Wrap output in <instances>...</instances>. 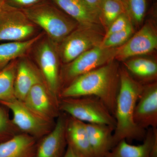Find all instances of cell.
<instances>
[{"label":"cell","mask_w":157,"mask_h":157,"mask_svg":"<svg viewBox=\"0 0 157 157\" xmlns=\"http://www.w3.org/2000/svg\"><path fill=\"white\" fill-rule=\"evenodd\" d=\"M120 71L118 66L112 61L81 75L61 91L59 99L94 96L100 99L114 116Z\"/></svg>","instance_id":"6da1fadb"},{"label":"cell","mask_w":157,"mask_h":157,"mask_svg":"<svg viewBox=\"0 0 157 157\" xmlns=\"http://www.w3.org/2000/svg\"><path fill=\"white\" fill-rule=\"evenodd\" d=\"M143 85L132 77L125 69L120 71V86L117 98L114 117L115 129L113 147L121 140H143L146 130L139 128L134 121L135 105Z\"/></svg>","instance_id":"7a4b0ae2"},{"label":"cell","mask_w":157,"mask_h":157,"mask_svg":"<svg viewBox=\"0 0 157 157\" xmlns=\"http://www.w3.org/2000/svg\"><path fill=\"white\" fill-rule=\"evenodd\" d=\"M22 10L57 45L78 25V23L49 0Z\"/></svg>","instance_id":"3957f363"},{"label":"cell","mask_w":157,"mask_h":157,"mask_svg":"<svg viewBox=\"0 0 157 157\" xmlns=\"http://www.w3.org/2000/svg\"><path fill=\"white\" fill-rule=\"evenodd\" d=\"M30 53L33 55L30 57L39 69L45 86L59 101L62 63L58 45L45 33L35 43Z\"/></svg>","instance_id":"277c9868"},{"label":"cell","mask_w":157,"mask_h":157,"mask_svg":"<svg viewBox=\"0 0 157 157\" xmlns=\"http://www.w3.org/2000/svg\"><path fill=\"white\" fill-rule=\"evenodd\" d=\"M59 108L61 112L85 123L103 124L115 127L114 116L97 97L63 98L59 101Z\"/></svg>","instance_id":"5b68a950"},{"label":"cell","mask_w":157,"mask_h":157,"mask_svg":"<svg viewBox=\"0 0 157 157\" xmlns=\"http://www.w3.org/2000/svg\"><path fill=\"white\" fill-rule=\"evenodd\" d=\"M117 48H106L99 45L82 54L61 68L60 92L81 75L113 61Z\"/></svg>","instance_id":"8992f818"},{"label":"cell","mask_w":157,"mask_h":157,"mask_svg":"<svg viewBox=\"0 0 157 157\" xmlns=\"http://www.w3.org/2000/svg\"><path fill=\"white\" fill-rule=\"evenodd\" d=\"M23 10L5 4L0 7V42H21L41 32Z\"/></svg>","instance_id":"52a82bcc"},{"label":"cell","mask_w":157,"mask_h":157,"mask_svg":"<svg viewBox=\"0 0 157 157\" xmlns=\"http://www.w3.org/2000/svg\"><path fill=\"white\" fill-rule=\"evenodd\" d=\"M104 36L100 29L78 25L58 45L62 63L67 64L86 51L101 45Z\"/></svg>","instance_id":"ba28073f"},{"label":"cell","mask_w":157,"mask_h":157,"mask_svg":"<svg viewBox=\"0 0 157 157\" xmlns=\"http://www.w3.org/2000/svg\"><path fill=\"white\" fill-rule=\"evenodd\" d=\"M12 113L11 120L21 133L39 140L52 130L55 121L41 117L29 109L22 101L16 98L1 102Z\"/></svg>","instance_id":"9c48e42d"},{"label":"cell","mask_w":157,"mask_h":157,"mask_svg":"<svg viewBox=\"0 0 157 157\" xmlns=\"http://www.w3.org/2000/svg\"><path fill=\"white\" fill-rule=\"evenodd\" d=\"M29 109L43 118L55 121L60 114L59 100L44 83L34 86L22 101Z\"/></svg>","instance_id":"30bf717a"},{"label":"cell","mask_w":157,"mask_h":157,"mask_svg":"<svg viewBox=\"0 0 157 157\" xmlns=\"http://www.w3.org/2000/svg\"><path fill=\"white\" fill-rule=\"evenodd\" d=\"M155 29L147 23L123 45L117 48L115 59L124 61L137 56L151 52L157 48Z\"/></svg>","instance_id":"8fae6325"},{"label":"cell","mask_w":157,"mask_h":157,"mask_svg":"<svg viewBox=\"0 0 157 157\" xmlns=\"http://www.w3.org/2000/svg\"><path fill=\"white\" fill-rule=\"evenodd\" d=\"M68 115L60 114L56 120L53 128L38 140L35 157H62L67 149L66 127Z\"/></svg>","instance_id":"7c38bea8"},{"label":"cell","mask_w":157,"mask_h":157,"mask_svg":"<svg viewBox=\"0 0 157 157\" xmlns=\"http://www.w3.org/2000/svg\"><path fill=\"white\" fill-rule=\"evenodd\" d=\"M134 118L140 128L146 130L157 128L156 82L143 85L135 105Z\"/></svg>","instance_id":"4fadbf2b"},{"label":"cell","mask_w":157,"mask_h":157,"mask_svg":"<svg viewBox=\"0 0 157 157\" xmlns=\"http://www.w3.org/2000/svg\"><path fill=\"white\" fill-rule=\"evenodd\" d=\"M40 83H44L43 78L29 55L18 59L14 79L15 98L23 101L32 87Z\"/></svg>","instance_id":"5bb4252c"},{"label":"cell","mask_w":157,"mask_h":157,"mask_svg":"<svg viewBox=\"0 0 157 157\" xmlns=\"http://www.w3.org/2000/svg\"><path fill=\"white\" fill-rule=\"evenodd\" d=\"M78 25L100 29V14L85 0H49Z\"/></svg>","instance_id":"9a60e30c"},{"label":"cell","mask_w":157,"mask_h":157,"mask_svg":"<svg viewBox=\"0 0 157 157\" xmlns=\"http://www.w3.org/2000/svg\"><path fill=\"white\" fill-rule=\"evenodd\" d=\"M66 137L67 146L78 157H94L85 123L68 115Z\"/></svg>","instance_id":"2e32d148"},{"label":"cell","mask_w":157,"mask_h":157,"mask_svg":"<svg viewBox=\"0 0 157 157\" xmlns=\"http://www.w3.org/2000/svg\"><path fill=\"white\" fill-rule=\"evenodd\" d=\"M156 138L157 128H149L141 144L132 145L126 140H121L105 157H151L152 147Z\"/></svg>","instance_id":"e0dca14e"},{"label":"cell","mask_w":157,"mask_h":157,"mask_svg":"<svg viewBox=\"0 0 157 157\" xmlns=\"http://www.w3.org/2000/svg\"><path fill=\"white\" fill-rule=\"evenodd\" d=\"M85 126L94 157H105L113 148L115 128L103 124L85 123Z\"/></svg>","instance_id":"ac0fdd59"},{"label":"cell","mask_w":157,"mask_h":157,"mask_svg":"<svg viewBox=\"0 0 157 157\" xmlns=\"http://www.w3.org/2000/svg\"><path fill=\"white\" fill-rule=\"evenodd\" d=\"M38 140L20 133L0 144V157H35Z\"/></svg>","instance_id":"d6986e66"},{"label":"cell","mask_w":157,"mask_h":157,"mask_svg":"<svg viewBox=\"0 0 157 157\" xmlns=\"http://www.w3.org/2000/svg\"><path fill=\"white\" fill-rule=\"evenodd\" d=\"M44 34V32H41L36 36L26 41L8 42L0 44V70L12 61L29 55L35 43Z\"/></svg>","instance_id":"ffe728a7"},{"label":"cell","mask_w":157,"mask_h":157,"mask_svg":"<svg viewBox=\"0 0 157 157\" xmlns=\"http://www.w3.org/2000/svg\"><path fill=\"white\" fill-rule=\"evenodd\" d=\"M125 70L143 82H155L157 75V64L154 61L144 58L129 60L125 63Z\"/></svg>","instance_id":"44dd1931"},{"label":"cell","mask_w":157,"mask_h":157,"mask_svg":"<svg viewBox=\"0 0 157 157\" xmlns=\"http://www.w3.org/2000/svg\"><path fill=\"white\" fill-rule=\"evenodd\" d=\"M17 59L12 61L0 70V103L15 98L14 84Z\"/></svg>","instance_id":"7402d4cb"},{"label":"cell","mask_w":157,"mask_h":157,"mask_svg":"<svg viewBox=\"0 0 157 157\" xmlns=\"http://www.w3.org/2000/svg\"><path fill=\"white\" fill-rule=\"evenodd\" d=\"M125 12L124 4L115 0H103L100 17L107 27L121 14Z\"/></svg>","instance_id":"603a6c76"},{"label":"cell","mask_w":157,"mask_h":157,"mask_svg":"<svg viewBox=\"0 0 157 157\" xmlns=\"http://www.w3.org/2000/svg\"><path fill=\"white\" fill-rule=\"evenodd\" d=\"M9 110L0 104V144L21 133L12 122Z\"/></svg>","instance_id":"cb8c5ba5"},{"label":"cell","mask_w":157,"mask_h":157,"mask_svg":"<svg viewBox=\"0 0 157 157\" xmlns=\"http://www.w3.org/2000/svg\"><path fill=\"white\" fill-rule=\"evenodd\" d=\"M133 33L134 28L131 23L124 29L104 37L100 45L106 48H118L128 40Z\"/></svg>","instance_id":"d4e9b609"},{"label":"cell","mask_w":157,"mask_h":157,"mask_svg":"<svg viewBox=\"0 0 157 157\" xmlns=\"http://www.w3.org/2000/svg\"><path fill=\"white\" fill-rule=\"evenodd\" d=\"M147 0H124L125 13L131 21L140 24L143 21L147 10Z\"/></svg>","instance_id":"484cf974"},{"label":"cell","mask_w":157,"mask_h":157,"mask_svg":"<svg viewBox=\"0 0 157 157\" xmlns=\"http://www.w3.org/2000/svg\"><path fill=\"white\" fill-rule=\"evenodd\" d=\"M132 22L128 14L125 12L123 13L109 26L104 37L108 36L111 34L124 29L129 24Z\"/></svg>","instance_id":"4316f807"},{"label":"cell","mask_w":157,"mask_h":157,"mask_svg":"<svg viewBox=\"0 0 157 157\" xmlns=\"http://www.w3.org/2000/svg\"><path fill=\"white\" fill-rule=\"evenodd\" d=\"M46 1L47 0H6L5 4L16 9L24 10Z\"/></svg>","instance_id":"83f0119b"},{"label":"cell","mask_w":157,"mask_h":157,"mask_svg":"<svg viewBox=\"0 0 157 157\" xmlns=\"http://www.w3.org/2000/svg\"><path fill=\"white\" fill-rule=\"evenodd\" d=\"M85 1L93 9H94L100 15L101 5H102L103 0H85Z\"/></svg>","instance_id":"f1b7e54d"},{"label":"cell","mask_w":157,"mask_h":157,"mask_svg":"<svg viewBox=\"0 0 157 157\" xmlns=\"http://www.w3.org/2000/svg\"><path fill=\"white\" fill-rule=\"evenodd\" d=\"M62 157H78L75 152L72 150V149L69 147H67V149L64 154Z\"/></svg>","instance_id":"f546056e"},{"label":"cell","mask_w":157,"mask_h":157,"mask_svg":"<svg viewBox=\"0 0 157 157\" xmlns=\"http://www.w3.org/2000/svg\"><path fill=\"white\" fill-rule=\"evenodd\" d=\"M6 0H0V7L5 4Z\"/></svg>","instance_id":"4dcf8cb0"},{"label":"cell","mask_w":157,"mask_h":157,"mask_svg":"<svg viewBox=\"0 0 157 157\" xmlns=\"http://www.w3.org/2000/svg\"><path fill=\"white\" fill-rule=\"evenodd\" d=\"M115 1H118V2H121L122 3L124 4V0H115Z\"/></svg>","instance_id":"1f68e13d"}]
</instances>
